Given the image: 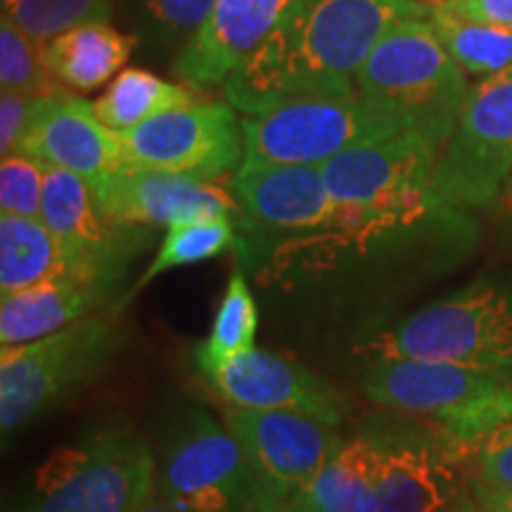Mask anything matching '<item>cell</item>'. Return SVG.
Returning a JSON list of instances; mask_svg holds the SVG:
<instances>
[{
    "label": "cell",
    "instance_id": "1",
    "mask_svg": "<svg viewBox=\"0 0 512 512\" xmlns=\"http://www.w3.org/2000/svg\"><path fill=\"white\" fill-rule=\"evenodd\" d=\"M430 17L425 0H306L247 64L223 83L240 117L285 102L356 91V74L403 19Z\"/></svg>",
    "mask_w": 512,
    "mask_h": 512
},
{
    "label": "cell",
    "instance_id": "2",
    "mask_svg": "<svg viewBox=\"0 0 512 512\" xmlns=\"http://www.w3.org/2000/svg\"><path fill=\"white\" fill-rule=\"evenodd\" d=\"M439 155L420 133L403 131L330 159L323 174L335 214L328 228L299 242L325 256L373 254L446 219L453 207L434 185Z\"/></svg>",
    "mask_w": 512,
    "mask_h": 512
},
{
    "label": "cell",
    "instance_id": "3",
    "mask_svg": "<svg viewBox=\"0 0 512 512\" xmlns=\"http://www.w3.org/2000/svg\"><path fill=\"white\" fill-rule=\"evenodd\" d=\"M157 486L152 448L124 422L57 446L12 512H136Z\"/></svg>",
    "mask_w": 512,
    "mask_h": 512
},
{
    "label": "cell",
    "instance_id": "4",
    "mask_svg": "<svg viewBox=\"0 0 512 512\" xmlns=\"http://www.w3.org/2000/svg\"><path fill=\"white\" fill-rule=\"evenodd\" d=\"M356 91L444 150L470 86L430 19L420 17L403 19L384 34L358 69Z\"/></svg>",
    "mask_w": 512,
    "mask_h": 512
},
{
    "label": "cell",
    "instance_id": "5",
    "mask_svg": "<svg viewBox=\"0 0 512 512\" xmlns=\"http://www.w3.org/2000/svg\"><path fill=\"white\" fill-rule=\"evenodd\" d=\"M124 342L110 313H95L55 335L0 349V432L8 441L98 380Z\"/></svg>",
    "mask_w": 512,
    "mask_h": 512
},
{
    "label": "cell",
    "instance_id": "6",
    "mask_svg": "<svg viewBox=\"0 0 512 512\" xmlns=\"http://www.w3.org/2000/svg\"><path fill=\"white\" fill-rule=\"evenodd\" d=\"M361 354L366 363L420 358L512 377V290L503 285L467 287L377 332Z\"/></svg>",
    "mask_w": 512,
    "mask_h": 512
},
{
    "label": "cell",
    "instance_id": "7",
    "mask_svg": "<svg viewBox=\"0 0 512 512\" xmlns=\"http://www.w3.org/2000/svg\"><path fill=\"white\" fill-rule=\"evenodd\" d=\"M242 131L247 159L323 166L351 147L380 143L411 128L394 112L354 91L292 100L242 117Z\"/></svg>",
    "mask_w": 512,
    "mask_h": 512
},
{
    "label": "cell",
    "instance_id": "8",
    "mask_svg": "<svg viewBox=\"0 0 512 512\" xmlns=\"http://www.w3.org/2000/svg\"><path fill=\"white\" fill-rule=\"evenodd\" d=\"M157 486L176 512H256V479L228 430L192 408L166 441Z\"/></svg>",
    "mask_w": 512,
    "mask_h": 512
},
{
    "label": "cell",
    "instance_id": "9",
    "mask_svg": "<svg viewBox=\"0 0 512 512\" xmlns=\"http://www.w3.org/2000/svg\"><path fill=\"white\" fill-rule=\"evenodd\" d=\"M512 176V69L479 79L441 150L434 185L448 207H486Z\"/></svg>",
    "mask_w": 512,
    "mask_h": 512
},
{
    "label": "cell",
    "instance_id": "10",
    "mask_svg": "<svg viewBox=\"0 0 512 512\" xmlns=\"http://www.w3.org/2000/svg\"><path fill=\"white\" fill-rule=\"evenodd\" d=\"M126 164L216 183L245 162L242 117L226 100H195L124 133Z\"/></svg>",
    "mask_w": 512,
    "mask_h": 512
},
{
    "label": "cell",
    "instance_id": "11",
    "mask_svg": "<svg viewBox=\"0 0 512 512\" xmlns=\"http://www.w3.org/2000/svg\"><path fill=\"white\" fill-rule=\"evenodd\" d=\"M223 422L245 451L256 489L297 496L344 444L328 422L292 411H249L226 406Z\"/></svg>",
    "mask_w": 512,
    "mask_h": 512
},
{
    "label": "cell",
    "instance_id": "12",
    "mask_svg": "<svg viewBox=\"0 0 512 512\" xmlns=\"http://www.w3.org/2000/svg\"><path fill=\"white\" fill-rule=\"evenodd\" d=\"M204 382L233 408L292 411L337 427L347 403L332 384L304 363L264 349H249L216 366L200 368Z\"/></svg>",
    "mask_w": 512,
    "mask_h": 512
},
{
    "label": "cell",
    "instance_id": "13",
    "mask_svg": "<svg viewBox=\"0 0 512 512\" xmlns=\"http://www.w3.org/2000/svg\"><path fill=\"white\" fill-rule=\"evenodd\" d=\"M15 152L81 176L91 188L128 166L121 133L102 124L93 102L69 88L41 102Z\"/></svg>",
    "mask_w": 512,
    "mask_h": 512
},
{
    "label": "cell",
    "instance_id": "14",
    "mask_svg": "<svg viewBox=\"0 0 512 512\" xmlns=\"http://www.w3.org/2000/svg\"><path fill=\"white\" fill-rule=\"evenodd\" d=\"M306 0H216L185 43L176 74L190 88L223 86Z\"/></svg>",
    "mask_w": 512,
    "mask_h": 512
},
{
    "label": "cell",
    "instance_id": "15",
    "mask_svg": "<svg viewBox=\"0 0 512 512\" xmlns=\"http://www.w3.org/2000/svg\"><path fill=\"white\" fill-rule=\"evenodd\" d=\"M41 221L91 271L114 283H121L128 259L147 242L143 228L112 221L100 209L91 183L55 166H46Z\"/></svg>",
    "mask_w": 512,
    "mask_h": 512
},
{
    "label": "cell",
    "instance_id": "16",
    "mask_svg": "<svg viewBox=\"0 0 512 512\" xmlns=\"http://www.w3.org/2000/svg\"><path fill=\"white\" fill-rule=\"evenodd\" d=\"M95 200L112 221L136 228H169L192 219H214L240 211L221 185L162 171L126 166L95 185Z\"/></svg>",
    "mask_w": 512,
    "mask_h": 512
},
{
    "label": "cell",
    "instance_id": "17",
    "mask_svg": "<svg viewBox=\"0 0 512 512\" xmlns=\"http://www.w3.org/2000/svg\"><path fill=\"white\" fill-rule=\"evenodd\" d=\"M233 197L254 226L294 235H316L335 214L323 166L273 164L247 159L230 176Z\"/></svg>",
    "mask_w": 512,
    "mask_h": 512
},
{
    "label": "cell",
    "instance_id": "18",
    "mask_svg": "<svg viewBox=\"0 0 512 512\" xmlns=\"http://www.w3.org/2000/svg\"><path fill=\"white\" fill-rule=\"evenodd\" d=\"M510 382L512 377L498 370L420 358H387L368 363L361 387L375 406L432 415L439 420L453 408L496 392Z\"/></svg>",
    "mask_w": 512,
    "mask_h": 512
},
{
    "label": "cell",
    "instance_id": "19",
    "mask_svg": "<svg viewBox=\"0 0 512 512\" xmlns=\"http://www.w3.org/2000/svg\"><path fill=\"white\" fill-rule=\"evenodd\" d=\"M458 498V475L446 448L411 437H377L375 512H444Z\"/></svg>",
    "mask_w": 512,
    "mask_h": 512
},
{
    "label": "cell",
    "instance_id": "20",
    "mask_svg": "<svg viewBox=\"0 0 512 512\" xmlns=\"http://www.w3.org/2000/svg\"><path fill=\"white\" fill-rule=\"evenodd\" d=\"M117 287L110 280L69 275L5 294L0 302V349L36 342L102 313Z\"/></svg>",
    "mask_w": 512,
    "mask_h": 512
},
{
    "label": "cell",
    "instance_id": "21",
    "mask_svg": "<svg viewBox=\"0 0 512 512\" xmlns=\"http://www.w3.org/2000/svg\"><path fill=\"white\" fill-rule=\"evenodd\" d=\"M69 275L102 278L83 264L41 219L0 214V294L3 297Z\"/></svg>",
    "mask_w": 512,
    "mask_h": 512
},
{
    "label": "cell",
    "instance_id": "22",
    "mask_svg": "<svg viewBox=\"0 0 512 512\" xmlns=\"http://www.w3.org/2000/svg\"><path fill=\"white\" fill-rule=\"evenodd\" d=\"M131 36H124L107 19H91L43 46V60L57 83L76 93H91L124 72L133 53Z\"/></svg>",
    "mask_w": 512,
    "mask_h": 512
},
{
    "label": "cell",
    "instance_id": "23",
    "mask_svg": "<svg viewBox=\"0 0 512 512\" xmlns=\"http://www.w3.org/2000/svg\"><path fill=\"white\" fill-rule=\"evenodd\" d=\"M299 496L328 512H375L377 437L344 441Z\"/></svg>",
    "mask_w": 512,
    "mask_h": 512
},
{
    "label": "cell",
    "instance_id": "24",
    "mask_svg": "<svg viewBox=\"0 0 512 512\" xmlns=\"http://www.w3.org/2000/svg\"><path fill=\"white\" fill-rule=\"evenodd\" d=\"M195 100L188 83L159 79L157 74L145 69H124L105 88V93L93 100V110L102 124L124 136L145 121Z\"/></svg>",
    "mask_w": 512,
    "mask_h": 512
},
{
    "label": "cell",
    "instance_id": "25",
    "mask_svg": "<svg viewBox=\"0 0 512 512\" xmlns=\"http://www.w3.org/2000/svg\"><path fill=\"white\" fill-rule=\"evenodd\" d=\"M427 5L434 34L465 76L489 79L512 69V29L470 22L439 5Z\"/></svg>",
    "mask_w": 512,
    "mask_h": 512
},
{
    "label": "cell",
    "instance_id": "26",
    "mask_svg": "<svg viewBox=\"0 0 512 512\" xmlns=\"http://www.w3.org/2000/svg\"><path fill=\"white\" fill-rule=\"evenodd\" d=\"M256 330H259V309H256L254 294L249 290L245 273L235 268L228 278L209 335L197 347V368L216 366L254 349Z\"/></svg>",
    "mask_w": 512,
    "mask_h": 512
},
{
    "label": "cell",
    "instance_id": "27",
    "mask_svg": "<svg viewBox=\"0 0 512 512\" xmlns=\"http://www.w3.org/2000/svg\"><path fill=\"white\" fill-rule=\"evenodd\" d=\"M240 245L235 235L230 216H214V219H192L181 221L166 228L162 245H159L155 259L150 261L143 278L138 280L136 290H143L159 275L174 271V268L202 264L230 252Z\"/></svg>",
    "mask_w": 512,
    "mask_h": 512
},
{
    "label": "cell",
    "instance_id": "28",
    "mask_svg": "<svg viewBox=\"0 0 512 512\" xmlns=\"http://www.w3.org/2000/svg\"><path fill=\"white\" fill-rule=\"evenodd\" d=\"M0 5L3 17L41 48L64 31L110 15V0H0Z\"/></svg>",
    "mask_w": 512,
    "mask_h": 512
},
{
    "label": "cell",
    "instance_id": "29",
    "mask_svg": "<svg viewBox=\"0 0 512 512\" xmlns=\"http://www.w3.org/2000/svg\"><path fill=\"white\" fill-rule=\"evenodd\" d=\"M0 91L55 95L64 91L43 60V48L19 31L10 19H0Z\"/></svg>",
    "mask_w": 512,
    "mask_h": 512
},
{
    "label": "cell",
    "instance_id": "30",
    "mask_svg": "<svg viewBox=\"0 0 512 512\" xmlns=\"http://www.w3.org/2000/svg\"><path fill=\"white\" fill-rule=\"evenodd\" d=\"M43 190L46 164L22 152L0 159V214L41 219Z\"/></svg>",
    "mask_w": 512,
    "mask_h": 512
},
{
    "label": "cell",
    "instance_id": "31",
    "mask_svg": "<svg viewBox=\"0 0 512 512\" xmlns=\"http://www.w3.org/2000/svg\"><path fill=\"white\" fill-rule=\"evenodd\" d=\"M508 418H512V382L496 389V392L453 408L451 413L441 415L439 422L444 425L448 439L456 441L458 446H467L479 434Z\"/></svg>",
    "mask_w": 512,
    "mask_h": 512
},
{
    "label": "cell",
    "instance_id": "32",
    "mask_svg": "<svg viewBox=\"0 0 512 512\" xmlns=\"http://www.w3.org/2000/svg\"><path fill=\"white\" fill-rule=\"evenodd\" d=\"M465 448L475 456L479 484L512 494V418L479 434Z\"/></svg>",
    "mask_w": 512,
    "mask_h": 512
},
{
    "label": "cell",
    "instance_id": "33",
    "mask_svg": "<svg viewBox=\"0 0 512 512\" xmlns=\"http://www.w3.org/2000/svg\"><path fill=\"white\" fill-rule=\"evenodd\" d=\"M48 95H31L0 91V157H8L17 150L34 114Z\"/></svg>",
    "mask_w": 512,
    "mask_h": 512
},
{
    "label": "cell",
    "instance_id": "34",
    "mask_svg": "<svg viewBox=\"0 0 512 512\" xmlns=\"http://www.w3.org/2000/svg\"><path fill=\"white\" fill-rule=\"evenodd\" d=\"M216 0H145L152 19L174 34H195L207 22Z\"/></svg>",
    "mask_w": 512,
    "mask_h": 512
},
{
    "label": "cell",
    "instance_id": "35",
    "mask_svg": "<svg viewBox=\"0 0 512 512\" xmlns=\"http://www.w3.org/2000/svg\"><path fill=\"white\" fill-rule=\"evenodd\" d=\"M470 22L512 29V0H427Z\"/></svg>",
    "mask_w": 512,
    "mask_h": 512
},
{
    "label": "cell",
    "instance_id": "36",
    "mask_svg": "<svg viewBox=\"0 0 512 512\" xmlns=\"http://www.w3.org/2000/svg\"><path fill=\"white\" fill-rule=\"evenodd\" d=\"M256 512H328L318 505H313L306 501L304 496H287V498H278V496H268L256 491Z\"/></svg>",
    "mask_w": 512,
    "mask_h": 512
},
{
    "label": "cell",
    "instance_id": "37",
    "mask_svg": "<svg viewBox=\"0 0 512 512\" xmlns=\"http://www.w3.org/2000/svg\"><path fill=\"white\" fill-rule=\"evenodd\" d=\"M472 498L489 512H512V494L508 491H496L475 482V496Z\"/></svg>",
    "mask_w": 512,
    "mask_h": 512
},
{
    "label": "cell",
    "instance_id": "38",
    "mask_svg": "<svg viewBox=\"0 0 512 512\" xmlns=\"http://www.w3.org/2000/svg\"><path fill=\"white\" fill-rule=\"evenodd\" d=\"M136 512H176V510L171 508V503L162 496L159 486H155V491H152V494L145 498L143 505H140Z\"/></svg>",
    "mask_w": 512,
    "mask_h": 512
},
{
    "label": "cell",
    "instance_id": "39",
    "mask_svg": "<svg viewBox=\"0 0 512 512\" xmlns=\"http://www.w3.org/2000/svg\"><path fill=\"white\" fill-rule=\"evenodd\" d=\"M444 512H489L486 508H482V505H479L475 498H465V496H460L456 503L451 505V508H446Z\"/></svg>",
    "mask_w": 512,
    "mask_h": 512
},
{
    "label": "cell",
    "instance_id": "40",
    "mask_svg": "<svg viewBox=\"0 0 512 512\" xmlns=\"http://www.w3.org/2000/svg\"><path fill=\"white\" fill-rule=\"evenodd\" d=\"M508 192H510V200H512V176H510V181H508Z\"/></svg>",
    "mask_w": 512,
    "mask_h": 512
}]
</instances>
